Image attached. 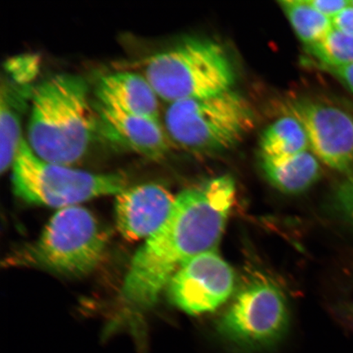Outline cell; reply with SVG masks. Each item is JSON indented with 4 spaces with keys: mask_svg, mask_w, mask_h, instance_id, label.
I'll return each instance as SVG.
<instances>
[{
    "mask_svg": "<svg viewBox=\"0 0 353 353\" xmlns=\"http://www.w3.org/2000/svg\"><path fill=\"white\" fill-rule=\"evenodd\" d=\"M21 112L13 101L11 90L2 85L0 103V165L3 174L12 167L22 141Z\"/></svg>",
    "mask_w": 353,
    "mask_h": 353,
    "instance_id": "2e32d148",
    "label": "cell"
},
{
    "mask_svg": "<svg viewBox=\"0 0 353 353\" xmlns=\"http://www.w3.org/2000/svg\"><path fill=\"white\" fill-rule=\"evenodd\" d=\"M309 149L310 145L302 123L289 114L272 123L260 138V159L263 160H284Z\"/></svg>",
    "mask_w": 353,
    "mask_h": 353,
    "instance_id": "5bb4252c",
    "label": "cell"
},
{
    "mask_svg": "<svg viewBox=\"0 0 353 353\" xmlns=\"http://www.w3.org/2000/svg\"><path fill=\"white\" fill-rule=\"evenodd\" d=\"M236 192L231 176H220L179 194L164 226L147 239L132 260L121 292L125 310L135 314L152 307L185 263L214 250Z\"/></svg>",
    "mask_w": 353,
    "mask_h": 353,
    "instance_id": "6da1fadb",
    "label": "cell"
},
{
    "mask_svg": "<svg viewBox=\"0 0 353 353\" xmlns=\"http://www.w3.org/2000/svg\"><path fill=\"white\" fill-rule=\"evenodd\" d=\"M232 268L215 250L185 263L168 285L171 302L190 315L212 312L227 301L235 289Z\"/></svg>",
    "mask_w": 353,
    "mask_h": 353,
    "instance_id": "ba28073f",
    "label": "cell"
},
{
    "mask_svg": "<svg viewBox=\"0 0 353 353\" xmlns=\"http://www.w3.org/2000/svg\"><path fill=\"white\" fill-rule=\"evenodd\" d=\"M351 6L353 8V1H351Z\"/></svg>",
    "mask_w": 353,
    "mask_h": 353,
    "instance_id": "7402d4cb",
    "label": "cell"
},
{
    "mask_svg": "<svg viewBox=\"0 0 353 353\" xmlns=\"http://www.w3.org/2000/svg\"><path fill=\"white\" fill-rule=\"evenodd\" d=\"M289 116L305 130L312 152L331 169L345 172L353 165V117L337 105L300 99L288 103Z\"/></svg>",
    "mask_w": 353,
    "mask_h": 353,
    "instance_id": "9c48e42d",
    "label": "cell"
},
{
    "mask_svg": "<svg viewBox=\"0 0 353 353\" xmlns=\"http://www.w3.org/2000/svg\"><path fill=\"white\" fill-rule=\"evenodd\" d=\"M254 125L252 108L232 90L207 98L170 103L165 116L170 143L197 154L228 151L241 143Z\"/></svg>",
    "mask_w": 353,
    "mask_h": 353,
    "instance_id": "3957f363",
    "label": "cell"
},
{
    "mask_svg": "<svg viewBox=\"0 0 353 353\" xmlns=\"http://www.w3.org/2000/svg\"><path fill=\"white\" fill-rule=\"evenodd\" d=\"M325 70L339 79V81L353 92V63L339 68H326Z\"/></svg>",
    "mask_w": 353,
    "mask_h": 353,
    "instance_id": "44dd1931",
    "label": "cell"
},
{
    "mask_svg": "<svg viewBox=\"0 0 353 353\" xmlns=\"http://www.w3.org/2000/svg\"><path fill=\"white\" fill-rule=\"evenodd\" d=\"M333 26L353 35V8L350 6L332 19Z\"/></svg>",
    "mask_w": 353,
    "mask_h": 353,
    "instance_id": "ffe728a7",
    "label": "cell"
},
{
    "mask_svg": "<svg viewBox=\"0 0 353 353\" xmlns=\"http://www.w3.org/2000/svg\"><path fill=\"white\" fill-rule=\"evenodd\" d=\"M176 198L159 184L139 185L123 190L116 201L119 231L130 241L151 237L164 226Z\"/></svg>",
    "mask_w": 353,
    "mask_h": 353,
    "instance_id": "30bf717a",
    "label": "cell"
},
{
    "mask_svg": "<svg viewBox=\"0 0 353 353\" xmlns=\"http://www.w3.org/2000/svg\"><path fill=\"white\" fill-rule=\"evenodd\" d=\"M260 165L269 182L289 194L306 191L320 179L321 173L319 159L309 151L281 161L260 159Z\"/></svg>",
    "mask_w": 353,
    "mask_h": 353,
    "instance_id": "4fadbf2b",
    "label": "cell"
},
{
    "mask_svg": "<svg viewBox=\"0 0 353 353\" xmlns=\"http://www.w3.org/2000/svg\"><path fill=\"white\" fill-rule=\"evenodd\" d=\"M306 2L331 20L351 6V1L346 0H306Z\"/></svg>",
    "mask_w": 353,
    "mask_h": 353,
    "instance_id": "ac0fdd59",
    "label": "cell"
},
{
    "mask_svg": "<svg viewBox=\"0 0 353 353\" xmlns=\"http://www.w3.org/2000/svg\"><path fill=\"white\" fill-rule=\"evenodd\" d=\"M279 3L295 34L307 47L320 41L334 28L332 20L309 6L306 0H285Z\"/></svg>",
    "mask_w": 353,
    "mask_h": 353,
    "instance_id": "9a60e30c",
    "label": "cell"
},
{
    "mask_svg": "<svg viewBox=\"0 0 353 353\" xmlns=\"http://www.w3.org/2000/svg\"><path fill=\"white\" fill-rule=\"evenodd\" d=\"M99 103L120 112L159 120V98L142 74L116 72L101 77L97 85Z\"/></svg>",
    "mask_w": 353,
    "mask_h": 353,
    "instance_id": "7c38bea8",
    "label": "cell"
},
{
    "mask_svg": "<svg viewBox=\"0 0 353 353\" xmlns=\"http://www.w3.org/2000/svg\"><path fill=\"white\" fill-rule=\"evenodd\" d=\"M309 54L326 68L353 63V35L333 28L320 41L307 47Z\"/></svg>",
    "mask_w": 353,
    "mask_h": 353,
    "instance_id": "e0dca14e",
    "label": "cell"
},
{
    "mask_svg": "<svg viewBox=\"0 0 353 353\" xmlns=\"http://www.w3.org/2000/svg\"><path fill=\"white\" fill-rule=\"evenodd\" d=\"M289 321L288 305L279 287L267 280H255L234 299L219 321L218 332L232 350L254 353L279 342Z\"/></svg>",
    "mask_w": 353,
    "mask_h": 353,
    "instance_id": "52a82bcc",
    "label": "cell"
},
{
    "mask_svg": "<svg viewBox=\"0 0 353 353\" xmlns=\"http://www.w3.org/2000/svg\"><path fill=\"white\" fill-rule=\"evenodd\" d=\"M107 236L98 221L83 207L60 209L37 241L8 257V264L65 276L88 274L103 259Z\"/></svg>",
    "mask_w": 353,
    "mask_h": 353,
    "instance_id": "5b68a950",
    "label": "cell"
},
{
    "mask_svg": "<svg viewBox=\"0 0 353 353\" xmlns=\"http://www.w3.org/2000/svg\"><path fill=\"white\" fill-rule=\"evenodd\" d=\"M16 195L32 204L68 208L99 196L118 195L126 189L121 174H94L43 160L22 141L13 163Z\"/></svg>",
    "mask_w": 353,
    "mask_h": 353,
    "instance_id": "8992f818",
    "label": "cell"
},
{
    "mask_svg": "<svg viewBox=\"0 0 353 353\" xmlns=\"http://www.w3.org/2000/svg\"><path fill=\"white\" fill-rule=\"evenodd\" d=\"M97 105L99 131L110 142L154 161L169 152L170 141L160 120Z\"/></svg>",
    "mask_w": 353,
    "mask_h": 353,
    "instance_id": "8fae6325",
    "label": "cell"
},
{
    "mask_svg": "<svg viewBox=\"0 0 353 353\" xmlns=\"http://www.w3.org/2000/svg\"><path fill=\"white\" fill-rule=\"evenodd\" d=\"M143 77L169 103L232 90L235 72L226 51L206 39H189L145 61Z\"/></svg>",
    "mask_w": 353,
    "mask_h": 353,
    "instance_id": "277c9868",
    "label": "cell"
},
{
    "mask_svg": "<svg viewBox=\"0 0 353 353\" xmlns=\"http://www.w3.org/2000/svg\"><path fill=\"white\" fill-rule=\"evenodd\" d=\"M99 131L81 77L56 74L34 87L26 143L37 157L72 166L85 157Z\"/></svg>",
    "mask_w": 353,
    "mask_h": 353,
    "instance_id": "7a4b0ae2",
    "label": "cell"
},
{
    "mask_svg": "<svg viewBox=\"0 0 353 353\" xmlns=\"http://www.w3.org/2000/svg\"><path fill=\"white\" fill-rule=\"evenodd\" d=\"M337 201L343 213L353 221V176L339 187Z\"/></svg>",
    "mask_w": 353,
    "mask_h": 353,
    "instance_id": "d6986e66",
    "label": "cell"
}]
</instances>
